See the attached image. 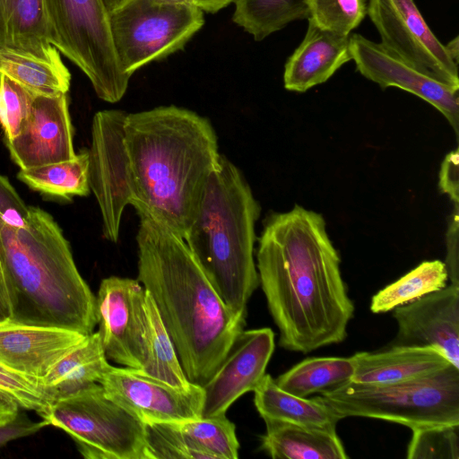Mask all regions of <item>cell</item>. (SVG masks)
Returning a JSON list of instances; mask_svg holds the SVG:
<instances>
[{"label":"cell","mask_w":459,"mask_h":459,"mask_svg":"<svg viewBox=\"0 0 459 459\" xmlns=\"http://www.w3.org/2000/svg\"><path fill=\"white\" fill-rule=\"evenodd\" d=\"M258 240L259 283L280 346L306 354L343 342L354 305L324 217L295 205L267 217Z\"/></svg>","instance_id":"obj_1"},{"label":"cell","mask_w":459,"mask_h":459,"mask_svg":"<svg viewBox=\"0 0 459 459\" xmlns=\"http://www.w3.org/2000/svg\"><path fill=\"white\" fill-rule=\"evenodd\" d=\"M124 137L133 206L184 238L221 155L212 123L185 108L160 106L127 113Z\"/></svg>","instance_id":"obj_2"},{"label":"cell","mask_w":459,"mask_h":459,"mask_svg":"<svg viewBox=\"0 0 459 459\" xmlns=\"http://www.w3.org/2000/svg\"><path fill=\"white\" fill-rule=\"evenodd\" d=\"M138 281L152 298L188 380L203 386L244 330L182 237L146 217L136 235Z\"/></svg>","instance_id":"obj_3"},{"label":"cell","mask_w":459,"mask_h":459,"mask_svg":"<svg viewBox=\"0 0 459 459\" xmlns=\"http://www.w3.org/2000/svg\"><path fill=\"white\" fill-rule=\"evenodd\" d=\"M10 320L85 335L97 325L96 297L80 274L70 244L53 216L30 205L27 225L0 221Z\"/></svg>","instance_id":"obj_4"},{"label":"cell","mask_w":459,"mask_h":459,"mask_svg":"<svg viewBox=\"0 0 459 459\" xmlns=\"http://www.w3.org/2000/svg\"><path fill=\"white\" fill-rule=\"evenodd\" d=\"M260 212L242 172L221 154L184 237L222 301L245 316L247 304L259 285L254 252Z\"/></svg>","instance_id":"obj_5"},{"label":"cell","mask_w":459,"mask_h":459,"mask_svg":"<svg viewBox=\"0 0 459 459\" xmlns=\"http://www.w3.org/2000/svg\"><path fill=\"white\" fill-rule=\"evenodd\" d=\"M318 395L341 419L385 420L411 429L459 424V368L391 384L350 382Z\"/></svg>","instance_id":"obj_6"},{"label":"cell","mask_w":459,"mask_h":459,"mask_svg":"<svg viewBox=\"0 0 459 459\" xmlns=\"http://www.w3.org/2000/svg\"><path fill=\"white\" fill-rule=\"evenodd\" d=\"M39 416L67 433L85 459H148L145 423L109 399L100 384L54 401Z\"/></svg>","instance_id":"obj_7"},{"label":"cell","mask_w":459,"mask_h":459,"mask_svg":"<svg viewBox=\"0 0 459 459\" xmlns=\"http://www.w3.org/2000/svg\"><path fill=\"white\" fill-rule=\"evenodd\" d=\"M195 4L163 0H122L109 11L118 64L131 76L142 67L182 50L204 25Z\"/></svg>","instance_id":"obj_8"},{"label":"cell","mask_w":459,"mask_h":459,"mask_svg":"<svg viewBox=\"0 0 459 459\" xmlns=\"http://www.w3.org/2000/svg\"><path fill=\"white\" fill-rule=\"evenodd\" d=\"M46 4L56 49L86 75L99 99L119 101L130 77L118 64L104 1L46 0Z\"/></svg>","instance_id":"obj_9"},{"label":"cell","mask_w":459,"mask_h":459,"mask_svg":"<svg viewBox=\"0 0 459 459\" xmlns=\"http://www.w3.org/2000/svg\"><path fill=\"white\" fill-rule=\"evenodd\" d=\"M126 112H97L91 123L89 185L98 203L104 237L117 242L123 212L133 205L134 192L124 137Z\"/></svg>","instance_id":"obj_10"},{"label":"cell","mask_w":459,"mask_h":459,"mask_svg":"<svg viewBox=\"0 0 459 459\" xmlns=\"http://www.w3.org/2000/svg\"><path fill=\"white\" fill-rule=\"evenodd\" d=\"M367 14L385 48L420 69L459 86L458 64L428 26L413 0H368Z\"/></svg>","instance_id":"obj_11"},{"label":"cell","mask_w":459,"mask_h":459,"mask_svg":"<svg viewBox=\"0 0 459 459\" xmlns=\"http://www.w3.org/2000/svg\"><path fill=\"white\" fill-rule=\"evenodd\" d=\"M145 290L130 278L101 281L96 316L106 357L125 367L142 369L144 359Z\"/></svg>","instance_id":"obj_12"},{"label":"cell","mask_w":459,"mask_h":459,"mask_svg":"<svg viewBox=\"0 0 459 459\" xmlns=\"http://www.w3.org/2000/svg\"><path fill=\"white\" fill-rule=\"evenodd\" d=\"M99 384L106 395L144 423L201 418L203 387H174L140 369L111 366Z\"/></svg>","instance_id":"obj_13"},{"label":"cell","mask_w":459,"mask_h":459,"mask_svg":"<svg viewBox=\"0 0 459 459\" xmlns=\"http://www.w3.org/2000/svg\"><path fill=\"white\" fill-rule=\"evenodd\" d=\"M351 60L357 70L382 88L406 91L436 108L455 134L459 127V86L448 83L405 61L381 43L360 34L349 38Z\"/></svg>","instance_id":"obj_14"},{"label":"cell","mask_w":459,"mask_h":459,"mask_svg":"<svg viewBox=\"0 0 459 459\" xmlns=\"http://www.w3.org/2000/svg\"><path fill=\"white\" fill-rule=\"evenodd\" d=\"M274 346L271 328L243 330L214 374L202 386L201 418L226 415L238 398L254 391L265 375Z\"/></svg>","instance_id":"obj_15"},{"label":"cell","mask_w":459,"mask_h":459,"mask_svg":"<svg viewBox=\"0 0 459 459\" xmlns=\"http://www.w3.org/2000/svg\"><path fill=\"white\" fill-rule=\"evenodd\" d=\"M4 143L20 169L74 159L76 153L67 93L36 96L19 134Z\"/></svg>","instance_id":"obj_16"},{"label":"cell","mask_w":459,"mask_h":459,"mask_svg":"<svg viewBox=\"0 0 459 459\" xmlns=\"http://www.w3.org/2000/svg\"><path fill=\"white\" fill-rule=\"evenodd\" d=\"M393 310L398 332L392 345L434 348L459 368V285L451 283Z\"/></svg>","instance_id":"obj_17"},{"label":"cell","mask_w":459,"mask_h":459,"mask_svg":"<svg viewBox=\"0 0 459 459\" xmlns=\"http://www.w3.org/2000/svg\"><path fill=\"white\" fill-rule=\"evenodd\" d=\"M88 335L57 327L0 322V364L41 381Z\"/></svg>","instance_id":"obj_18"},{"label":"cell","mask_w":459,"mask_h":459,"mask_svg":"<svg viewBox=\"0 0 459 459\" xmlns=\"http://www.w3.org/2000/svg\"><path fill=\"white\" fill-rule=\"evenodd\" d=\"M349 38L322 30L308 19L303 40L285 64V89L305 92L330 79L351 60Z\"/></svg>","instance_id":"obj_19"},{"label":"cell","mask_w":459,"mask_h":459,"mask_svg":"<svg viewBox=\"0 0 459 459\" xmlns=\"http://www.w3.org/2000/svg\"><path fill=\"white\" fill-rule=\"evenodd\" d=\"M46 0H0V49L61 60Z\"/></svg>","instance_id":"obj_20"},{"label":"cell","mask_w":459,"mask_h":459,"mask_svg":"<svg viewBox=\"0 0 459 459\" xmlns=\"http://www.w3.org/2000/svg\"><path fill=\"white\" fill-rule=\"evenodd\" d=\"M355 372L351 382L379 385L407 381L440 371L451 363L438 351L428 346L391 345L375 352L353 356Z\"/></svg>","instance_id":"obj_21"},{"label":"cell","mask_w":459,"mask_h":459,"mask_svg":"<svg viewBox=\"0 0 459 459\" xmlns=\"http://www.w3.org/2000/svg\"><path fill=\"white\" fill-rule=\"evenodd\" d=\"M260 416L307 428L336 432L342 420L319 396L308 399L281 389L271 375L265 374L253 391Z\"/></svg>","instance_id":"obj_22"},{"label":"cell","mask_w":459,"mask_h":459,"mask_svg":"<svg viewBox=\"0 0 459 459\" xmlns=\"http://www.w3.org/2000/svg\"><path fill=\"white\" fill-rule=\"evenodd\" d=\"M261 448L273 459H346L337 432L265 420Z\"/></svg>","instance_id":"obj_23"},{"label":"cell","mask_w":459,"mask_h":459,"mask_svg":"<svg viewBox=\"0 0 459 459\" xmlns=\"http://www.w3.org/2000/svg\"><path fill=\"white\" fill-rule=\"evenodd\" d=\"M110 367L100 333H91L41 380L49 403L99 384Z\"/></svg>","instance_id":"obj_24"},{"label":"cell","mask_w":459,"mask_h":459,"mask_svg":"<svg viewBox=\"0 0 459 459\" xmlns=\"http://www.w3.org/2000/svg\"><path fill=\"white\" fill-rule=\"evenodd\" d=\"M144 310V359L140 370L174 387L190 389L195 384L186 377L174 343L146 290Z\"/></svg>","instance_id":"obj_25"},{"label":"cell","mask_w":459,"mask_h":459,"mask_svg":"<svg viewBox=\"0 0 459 459\" xmlns=\"http://www.w3.org/2000/svg\"><path fill=\"white\" fill-rule=\"evenodd\" d=\"M355 372L353 357L308 358L279 376L275 382L284 391L307 397L315 393L335 390L351 382Z\"/></svg>","instance_id":"obj_26"},{"label":"cell","mask_w":459,"mask_h":459,"mask_svg":"<svg viewBox=\"0 0 459 459\" xmlns=\"http://www.w3.org/2000/svg\"><path fill=\"white\" fill-rule=\"evenodd\" d=\"M0 74L35 95L67 93L71 74L61 60L47 61L11 48L0 49Z\"/></svg>","instance_id":"obj_27"},{"label":"cell","mask_w":459,"mask_h":459,"mask_svg":"<svg viewBox=\"0 0 459 459\" xmlns=\"http://www.w3.org/2000/svg\"><path fill=\"white\" fill-rule=\"evenodd\" d=\"M17 178L39 194L63 200L87 196L89 185V153L83 150L68 160L20 169Z\"/></svg>","instance_id":"obj_28"},{"label":"cell","mask_w":459,"mask_h":459,"mask_svg":"<svg viewBox=\"0 0 459 459\" xmlns=\"http://www.w3.org/2000/svg\"><path fill=\"white\" fill-rule=\"evenodd\" d=\"M232 20L261 41L289 23L308 18L305 0H235Z\"/></svg>","instance_id":"obj_29"},{"label":"cell","mask_w":459,"mask_h":459,"mask_svg":"<svg viewBox=\"0 0 459 459\" xmlns=\"http://www.w3.org/2000/svg\"><path fill=\"white\" fill-rule=\"evenodd\" d=\"M447 280L448 273L444 262L440 260L422 262L374 295L370 310L377 314L391 311L443 289L447 285Z\"/></svg>","instance_id":"obj_30"},{"label":"cell","mask_w":459,"mask_h":459,"mask_svg":"<svg viewBox=\"0 0 459 459\" xmlns=\"http://www.w3.org/2000/svg\"><path fill=\"white\" fill-rule=\"evenodd\" d=\"M211 459H237L239 442L236 427L226 415L174 422Z\"/></svg>","instance_id":"obj_31"},{"label":"cell","mask_w":459,"mask_h":459,"mask_svg":"<svg viewBox=\"0 0 459 459\" xmlns=\"http://www.w3.org/2000/svg\"><path fill=\"white\" fill-rule=\"evenodd\" d=\"M308 18L322 30L350 36L367 14L365 0H305Z\"/></svg>","instance_id":"obj_32"},{"label":"cell","mask_w":459,"mask_h":459,"mask_svg":"<svg viewBox=\"0 0 459 459\" xmlns=\"http://www.w3.org/2000/svg\"><path fill=\"white\" fill-rule=\"evenodd\" d=\"M148 459H211L174 422L145 423Z\"/></svg>","instance_id":"obj_33"},{"label":"cell","mask_w":459,"mask_h":459,"mask_svg":"<svg viewBox=\"0 0 459 459\" xmlns=\"http://www.w3.org/2000/svg\"><path fill=\"white\" fill-rule=\"evenodd\" d=\"M411 432L408 459L459 458V424L420 427Z\"/></svg>","instance_id":"obj_34"},{"label":"cell","mask_w":459,"mask_h":459,"mask_svg":"<svg viewBox=\"0 0 459 459\" xmlns=\"http://www.w3.org/2000/svg\"><path fill=\"white\" fill-rule=\"evenodd\" d=\"M36 96L0 74V126L4 141H11L19 134Z\"/></svg>","instance_id":"obj_35"},{"label":"cell","mask_w":459,"mask_h":459,"mask_svg":"<svg viewBox=\"0 0 459 459\" xmlns=\"http://www.w3.org/2000/svg\"><path fill=\"white\" fill-rule=\"evenodd\" d=\"M0 391L8 394L20 408L39 415L49 406L41 381L33 379L0 364Z\"/></svg>","instance_id":"obj_36"},{"label":"cell","mask_w":459,"mask_h":459,"mask_svg":"<svg viewBox=\"0 0 459 459\" xmlns=\"http://www.w3.org/2000/svg\"><path fill=\"white\" fill-rule=\"evenodd\" d=\"M30 205H27L8 178L0 174V221L14 229H23L28 222Z\"/></svg>","instance_id":"obj_37"},{"label":"cell","mask_w":459,"mask_h":459,"mask_svg":"<svg viewBox=\"0 0 459 459\" xmlns=\"http://www.w3.org/2000/svg\"><path fill=\"white\" fill-rule=\"evenodd\" d=\"M46 426L43 420L34 421L19 412L15 419L0 423V449L10 441L32 435Z\"/></svg>","instance_id":"obj_38"},{"label":"cell","mask_w":459,"mask_h":459,"mask_svg":"<svg viewBox=\"0 0 459 459\" xmlns=\"http://www.w3.org/2000/svg\"><path fill=\"white\" fill-rule=\"evenodd\" d=\"M458 150L446 154L439 174V187L441 191L449 195L455 205L458 204Z\"/></svg>","instance_id":"obj_39"},{"label":"cell","mask_w":459,"mask_h":459,"mask_svg":"<svg viewBox=\"0 0 459 459\" xmlns=\"http://www.w3.org/2000/svg\"><path fill=\"white\" fill-rule=\"evenodd\" d=\"M10 316L11 310L4 280V252L0 236V322L8 319Z\"/></svg>","instance_id":"obj_40"},{"label":"cell","mask_w":459,"mask_h":459,"mask_svg":"<svg viewBox=\"0 0 459 459\" xmlns=\"http://www.w3.org/2000/svg\"><path fill=\"white\" fill-rule=\"evenodd\" d=\"M19 405L8 394L0 391V423L15 419L19 413Z\"/></svg>","instance_id":"obj_41"},{"label":"cell","mask_w":459,"mask_h":459,"mask_svg":"<svg viewBox=\"0 0 459 459\" xmlns=\"http://www.w3.org/2000/svg\"><path fill=\"white\" fill-rule=\"evenodd\" d=\"M234 1L235 0H195V4L204 13H216L234 3Z\"/></svg>","instance_id":"obj_42"},{"label":"cell","mask_w":459,"mask_h":459,"mask_svg":"<svg viewBox=\"0 0 459 459\" xmlns=\"http://www.w3.org/2000/svg\"><path fill=\"white\" fill-rule=\"evenodd\" d=\"M458 37L456 36L454 39L449 41L446 46L448 53L450 54L453 60L458 64L459 47H458Z\"/></svg>","instance_id":"obj_43"},{"label":"cell","mask_w":459,"mask_h":459,"mask_svg":"<svg viewBox=\"0 0 459 459\" xmlns=\"http://www.w3.org/2000/svg\"><path fill=\"white\" fill-rule=\"evenodd\" d=\"M170 3L185 4H195V0H163Z\"/></svg>","instance_id":"obj_44"}]
</instances>
